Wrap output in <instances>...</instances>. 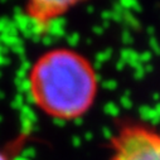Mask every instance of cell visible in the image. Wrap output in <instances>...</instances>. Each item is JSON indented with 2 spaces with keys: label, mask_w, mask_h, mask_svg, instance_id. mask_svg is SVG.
Wrapping results in <instances>:
<instances>
[{
  "label": "cell",
  "mask_w": 160,
  "mask_h": 160,
  "mask_svg": "<svg viewBox=\"0 0 160 160\" xmlns=\"http://www.w3.org/2000/svg\"><path fill=\"white\" fill-rule=\"evenodd\" d=\"M0 160H8V158H7V155L3 152V151H0Z\"/></svg>",
  "instance_id": "cell-4"
},
{
  "label": "cell",
  "mask_w": 160,
  "mask_h": 160,
  "mask_svg": "<svg viewBox=\"0 0 160 160\" xmlns=\"http://www.w3.org/2000/svg\"><path fill=\"white\" fill-rule=\"evenodd\" d=\"M76 2H33L27 4L25 14L38 28H47L53 22L63 17Z\"/></svg>",
  "instance_id": "cell-3"
},
{
  "label": "cell",
  "mask_w": 160,
  "mask_h": 160,
  "mask_svg": "<svg viewBox=\"0 0 160 160\" xmlns=\"http://www.w3.org/2000/svg\"><path fill=\"white\" fill-rule=\"evenodd\" d=\"M110 160H160V132L139 122L121 125L111 139Z\"/></svg>",
  "instance_id": "cell-2"
},
{
  "label": "cell",
  "mask_w": 160,
  "mask_h": 160,
  "mask_svg": "<svg viewBox=\"0 0 160 160\" xmlns=\"http://www.w3.org/2000/svg\"><path fill=\"white\" fill-rule=\"evenodd\" d=\"M28 91L44 115L63 121L82 117L92 107L98 81L91 62L73 49L53 48L39 56L28 72Z\"/></svg>",
  "instance_id": "cell-1"
}]
</instances>
